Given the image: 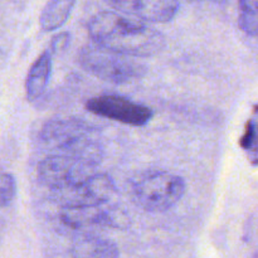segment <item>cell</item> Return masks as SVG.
Returning a JSON list of instances; mask_svg holds the SVG:
<instances>
[{"mask_svg":"<svg viewBox=\"0 0 258 258\" xmlns=\"http://www.w3.org/2000/svg\"><path fill=\"white\" fill-rule=\"evenodd\" d=\"M239 146L247 154L249 163L258 166V103L253 105L251 117L244 125L243 135L239 139Z\"/></svg>","mask_w":258,"mask_h":258,"instance_id":"obj_13","label":"cell"},{"mask_svg":"<svg viewBox=\"0 0 258 258\" xmlns=\"http://www.w3.org/2000/svg\"><path fill=\"white\" fill-rule=\"evenodd\" d=\"M70 40L71 34L68 32L58 33L57 35L53 37L52 42H50L49 52L52 53V54H57V53L63 52V50L68 47V44H70Z\"/></svg>","mask_w":258,"mask_h":258,"instance_id":"obj_16","label":"cell"},{"mask_svg":"<svg viewBox=\"0 0 258 258\" xmlns=\"http://www.w3.org/2000/svg\"><path fill=\"white\" fill-rule=\"evenodd\" d=\"M238 25L244 34L258 38V0H238Z\"/></svg>","mask_w":258,"mask_h":258,"instance_id":"obj_14","label":"cell"},{"mask_svg":"<svg viewBox=\"0 0 258 258\" xmlns=\"http://www.w3.org/2000/svg\"><path fill=\"white\" fill-rule=\"evenodd\" d=\"M52 72V53L44 50L35 59L25 80V95L29 101H35L44 93Z\"/></svg>","mask_w":258,"mask_h":258,"instance_id":"obj_11","label":"cell"},{"mask_svg":"<svg viewBox=\"0 0 258 258\" xmlns=\"http://www.w3.org/2000/svg\"><path fill=\"white\" fill-rule=\"evenodd\" d=\"M186 184L181 176L169 171H156L139 179L134 185L136 204L148 212H164L181 201Z\"/></svg>","mask_w":258,"mask_h":258,"instance_id":"obj_4","label":"cell"},{"mask_svg":"<svg viewBox=\"0 0 258 258\" xmlns=\"http://www.w3.org/2000/svg\"><path fill=\"white\" fill-rule=\"evenodd\" d=\"M78 62L92 76L116 85L139 80L146 73V67L136 58L118 54L96 44L82 48Z\"/></svg>","mask_w":258,"mask_h":258,"instance_id":"obj_3","label":"cell"},{"mask_svg":"<svg viewBox=\"0 0 258 258\" xmlns=\"http://www.w3.org/2000/svg\"><path fill=\"white\" fill-rule=\"evenodd\" d=\"M60 219L72 229L93 226L125 229L130 226L131 221L125 211L117 207H111L108 203L101 206L60 207Z\"/></svg>","mask_w":258,"mask_h":258,"instance_id":"obj_6","label":"cell"},{"mask_svg":"<svg viewBox=\"0 0 258 258\" xmlns=\"http://www.w3.org/2000/svg\"><path fill=\"white\" fill-rule=\"evenodd\" d=\"M122 14L149 23H166L179 10V0H105Z\"/></svg>","mask_w":258,"mask_h":258,"instance_id":"obj_8","label":"cell"},{"mask_svg":"<svg viewBox=\"0 0 258 258\" xmlns=\"http://www.w3.org/2000/svg\"><path fill=\"white\" fill-rule=\"evenodd\" d=\"M66 191H70V196L66 197L67 201L63 202L62 207L101 206L110 202L116 188L107 174L95 173L80 186Z\"/></svg>","mask_w":258,"mask_h":258,"instance_id":"obj_9","label":"cell"},{"mask_svg":"<svg viewBox=\"0 0 258 258\" xmlns=\"http://www.w3.org/2000/svg\"><path fill=\"white\" fill-rule=\"evenodd\" d=\"M87 29L96 45L126 57H153L165 48L163 33L115 12H100L93 15Z\"/></svg>","mask_w":258,"mask_h":258,"instance_id":"obj_1","label":"cell"},{"mask_svg":"<svg viewBox=\"0 0 258 258\" xmlns=\"http://www.w3.org/2000/svg\"><path fill=\"white\" fill-rule=\"evenodd\" d=\"M72 258H118L120 251L115 242L95 234H82L71 246Z\"/></svg>","mask_w":258,"mask_h":258,"instance_id":"obj_10","label":"cell"},{"mask_svg":"<svg viewBox=\"0 0 258 258\" xmlns=\"http://www.w3.org/2000/svg\"><path fill=\"white\" fill-rule=\"evenodd\" d=\"M77 0H49L43 8L39 23L44 32L59 29L70 18Z\"/></svg>","mask_w":258,"mask_h":258,"instance_id":"obj_12","label":"cell"},{"mask_svg":"<svg viewBox=\"0 0 258 258\" xmlns=\"http://www.w3.org/2000/svg\"><path fill=\"white\" fill-rule=\"evenodd\" d=\"M86 108L100 117L130 126H144L153 118V111L148 106L117 95H102L86 102Z\"/></svg>","mask_w":258,"mask_h":258,"instance_id":"obj_7","label":"cell"},{"mask_svg":"<svg viewBox=\"0 0 258 258\" xmlns=\"http://www.w3.org/2000/svg\"><path fill=\"white\" fill-rule=\"evenodd\" d=\"M95 166L71 156L54 154L43 159L38 165V179L40 184L52 190L66 191L85 183L96 173Z\"/></svg>","mask_w":258,"mask_h":258,"instance_id":"obj_5","label":"cell"},{"mask_svg":"<svg viewBox=\"0 0 258 258\" xmlns=\"http://www.w3.org/2000/svg\"><path fill=\"white\" fill-rule=\"evenodd\" d=\"M40 139L62 155L75 158L95 168L105 155L97 128L76 118L48 121L40 131Z\"/></svg>","mask_w":258,"mask_h":258,"instance_id":"obj_2","label":"cell"},{"mask_svg":"<svg viewBox=\"0 0 258 258\" xmlns=\"http://www.w3.org/2000/svg\"><path fill=\"white\" fill-rule=\"evenodd\" d=\"M191 2H201V0H191ZM212 2H222V0H212Z\"/></svg>","mask_w":258,"mask_h":258,"instance_id":"obj_17","label":"cell"},{"mask_svg":"<svg viewBox=\"0 0 258 258\" xmlns=\"http://www.w3.org/2000/svg\"><path fill=\"white\" fill-rule=\"evenodd\" d=\"M17 194V181L9 173H0V208L8 207Z\"/></svg>","mask_w":258,"mask_h":258,"instance_id":"obj_15","label":"cell"}]
</instances>
